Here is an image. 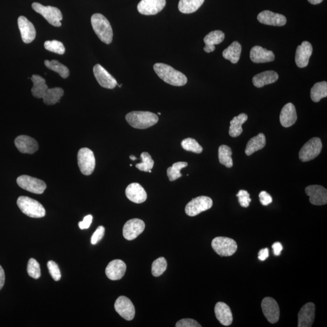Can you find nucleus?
<instances>
[{"label":"nucleus","instance_id":"48","mask_svg":"<svg viewBox=\"0 0 327 327\" xmlns=\"http://www.w3.org/2000/svg\"><path fill=\"white\" fill-rule=\"evenodd\" d=\"M259 198H260L261 204L264 206H268L273 201L272 196L266 191L261 192L259 195Z\"/></svg>","mask_w":327,"mask_h":327},{"label":"nucleus","instance_id":"55","mask_svg":"<svg viewBox=\"0 0 327 327\" xmlns=\"http://www.w3.org/2000/svg\"><path fill=\"white\" fill-rule=\"evenodd\" d=\"M158 114L160 115H161V113H159V112H158Z\"/></svg>","mask_w":327,"mask_h":327},{"label":"nucleus","instance_id":"31","mask_svg":"<svg viewBox=\"0 0 327 327\" xmlns=\"http://www.w3.org/2000/svg\"><path fill=\"white\" fill-rule=\"evenodd\" d=\"M247 119H248V116L245 113H241L240 115L233 118L230 121L229 135L233 138L238 137L241 135L243 132L242 125L246 123Z\"/></svg>","mask_w":327,"mask_h":327},{"label":"nucleus","instance_id":"26","mask_svg":"<svg viewBox=\"0 0 327 327\" xmlns=\"http://www.w3.org/2000/svg\"><path fill=\"white\" fill-rule=\"evenodd\" d=\"M216 317L224 326H229L233 323V315L230 307L226 303L219 302L215 307Z\"/></svg>","mask_w":327,"mask_h":327},{"label":"nucleus","instance_id":"12","mask_svg":"<svg viewBox=\"0 0 327 327\" xmlns=\"http://www.w3.org/2000/svg\"><path fill=\"white\" fill-rule=\"evenodd\" d=\"M115 309L122 318L127 321H132L135 317V309L129 298L121 296L115 301Z\"/></svg>","mask_w":327,"mask_h":327},{"label":"nucleus","instance_id":"7","mask_svg":"<svg viewBox=\"0 0 327 327\" xmlns=\"http://www.w3.org/2000/svg\"><path fill=\"white\" fill-rule=\"evenodd\" d=\"M94 153L88 148H82L78 153V164L81 172L84 175H90L95 168Z\"/></svg>","mask_w":327,"mask_h":327},{"label":"nucleus","instance_id":"43","mask_svg":"<svg viewBox=\"0 0 327 327\" xmlns=\"http://www.w3.org/2000/svg\"><path fill=\"white\" fill-rule=\"evenodd\" d=\"M28 275L33 279H38L41 277L40 266L35 259H30L27 264Z\"/></svg>","mask_w":327,"mask_h":327},{"label":"nucleus","instance_id":"15","mask_svg":"<svg viewBox=\"0 0 327 327\" xmlns=\"http://www.w3.org/2000/svg\"><path fill=\"white\" fill-rule=\"evenodd\" d=\"M305 191L310 197L311 204L315 206H323L327 203V190L324 187L312 185L307 187Z\"/></svg>","mask_w":327,"mask_h":327},{"label":"nucleus","instance_id":"33","mask_svg":"<svg viewBox=\"0 0 327 327\" xmlns=\"http://www.w3.org/2000/svg\"><path fill=\"white\" fill-rule=\"evenodd\" d=\"M63 95L64 90L62 88H51L46 90L42 99L45 104L53 105L58 103Z\"/></svg>","mask_w":327,"mask_h":327},{"label":"nucleus","instance_id":"18","mask_svg":"<svg viewBox=\"0 0 327 327\" xmlns=\"http://www.w3.org/2000/svg\"><path fill=\"white\" fill-rule=\"evenodd\" d=\"M315 318V305L309 303L301 309L298 314L299 327H311Z\"/></svg>","mask_w":327,"mask_h":327},{"label":"nucleus","instance_id":"34","mask_svg":"<svg viewBox=\"0 0 327 327\" xmlns=\"http://www.w3.org/2000/svg\"><path fill=\"white\" fill-rule=\"evenodd\" d=\"M204 0H180L178 8L183 13H192L196 12L203 4Z\"/></svg>","mask_w":327,"mask_h":327},{"label":"nucleus","instance_id":"44","mask_svg":"<svg viewBox=\"0 0 327 327\" xmlns=\"http://www.w3.org/2000/svg\"><path fill=\"white\" fill-rule=\"evenodd\" d=\"M47 267L48 269H49L51 277H52L53 280L55 281L60 280L61 274L58 264H56L55 262L50 261L48 262Z\"/></svg>","mask_w":327,"mask_h":327},{"label":"nucleus","instance_id":"1","mask_svg":"<svg viewBox=\"0 0 327 327\" xmlns=\"http://www.w3.org/2000/svg\"><path fill=\"white\" fill-rule=\"evenodd\" d=\"M153 69L159 77L172 86H183L187 82L186 76L180 71L173 69L170 65L156 63L153 65Z\"/></svg>","mask_w":327,"mask_h":327},{"label":"nucleus","instance_id":"4","mask_svg":"<svg viewBox=\"0 0 327 327\" xmlns=\"http://www.w3.org/2000/svg\"><path fill=\"white\" fill-rule=\"evenodd\" d=\"M17 205L24 214L30 218H40L45 215V210L42 204L27 196H19Z\"/></svg>","mask_w":327,"mask_h":327},{"label":"nucleus","instance_id":"10","mask_svg":"<svg viewBox=\"0 0 327 327\" xmlns=\"http://www.w3.org/2000/svg\"><path fill=\"white\" fill-rule=\"evenodd\" d=\"M16 183L22 189L35 194H42L47 187L43 181L28 175L19 176Z\"/></svg>","mask_w":327,"mask_h":327},{"label":"nucleus","instance_id":"32","mask_svg":"<svg viewBox=\"0 0 327 327\" xmlns=\"http://www.w3.org/2000/svg\"><path fill=\"white\" fill-rule=\"evenodd\" d=\"M241 51L242 46L240 42L234 41L223 51V56L224 58L231 61L232 63L237 64L240 60Z\"/></svg>","mask_w":327,"mask_h":327},{"label":"nucleus","instance_id":"2","mask_svg":"<svg viewBox=\"0 0 327 327\" xmlns=\"http://www.w3.org/2000/svg\"><path fill=\"white\" fill-rule=\"evenodd\" d=\"M126 121L130 126L138 129H147L158 123V116L155 113L143 111H133L127 113Z\"/></svg>","mask_w":327,"mask_h":327},{"label":"nucleus","instance_id":"51","mask_svg":"<svg viewBox=\"0 0 327 327\" xmlns=\"http://www.w3.org/2000/svg\"><path fill=\"white\" fill-rule=\"evenodd\" d=\"M269 256V249L267 248L262 249L259 252L258 259L261 261H264L268 258Z\"/></svg>","mask_w":327,"mask_h":327},{"label":"nucleus","instance_id":"54","mask_svg":"<svg viewBox=\"0 0 327 327\" xmlns=\"http://www.w3.org/2000/svg\"><path fill=\"white\" fill-rule=\"evenodd\" d=\"M130 159L131 160H132V161H135V160H137V158H136L135 157V156H133V155L130 156Z\"/></svg>","mask_w":327,"mask_h":327},{"label":"nucleus","instance_id":"23","mask_svg":"<svg viewBox=\"0 0 327 327\" xmlns=\"http://www.w3.org/2000/svg\"><path fill=\"white\" fill-rule=\"evenodd\" d=\"M250 59L255 63H265L274 61L275 54L271 50L256 45L250 50Z\"/></svg>","mask_w":327,"mask_h":327},{"label":"nucleus","instance_id":"25","mask_svg":"<svg viewBox=\"0 0 327 327\" xmlns=\"http://www.w3.org/2000/svg\"><path fill=\"white\" fill-rule=\"evenodd\" d=\"M297 121V110L294 104L290 102L284 106L280 113V123L284 127L294 125Z\"/></svg>","mask_w":327,"mask_h":327},{"label":"nucleus","instance_id":"45","mask_svg":"<svg viewBox=\"0 0 327 327\" xmlns=\"http://www.w3.org/2000/svg\"><path fill=\"white\" fill-rule=\"evenodd\" d=\"M238 198L239 203L241 206L244 208H247L250 206V202L252 201L250 198V194L246 190H241L237 195Z\"/></svg>","mask_w":327,"mask_h":327},{"label":"nucleus","instance_id":"9","mask_svg":"<svg viewBox=\"0 0 327 327\" xmlns=\"http://www.w3.org/2000/svg\"><path fill=\"white\" fill-rule=\"evenodd\" d=\"M213 201L208 196H201L193 199L187 204L185 212L189 217H195L201 212L211 209Z\"/></svg>","mask_w":327,"mask_h":327},{"label":"nucleus","instance_id":"49","mask_svg":"<svg viewBox=\"0 0 327 327\" xmlns=\"http://www.w3.org/2000/svg\"><path fill=\"white\" fill-rule=\"evenodd\" d=\"M93 217L91 215H87L84 218L83 221L79 222L78 226L81 230L89 229L92 223Z\"/></svg>","mask_w":327,"mask_h":327},{"label":"nucleus","instance_id":"13","mask_svg":"<svg viewBox=\"0 0 327 327\" xmlns=\"http://www.w3.org/2000/svg\"><path fill=\"white\" fill-rule=\"evenodd\" d=\"M166 4V0H141L138 5V10L143 15H156L163 9Z\"/></svg>","mask_w":327,"mask_h":327},{"label":"nucleus","instance_id":"46","mask_svg":"<svg viewBox=\"0 0 327 327\" xmlns=\"http://www.w3.org/2000/svg\"><path fill=\"white\" fill-rule=\"evenodd\" d=\"M105 233V228L103 226L98 227L96 231L93 233L92 238H91V244L95 245L98 243L99 241L103 238Z\"/></svg>","mask_w":327,"mask_h":327},{"label":"nucleus","instance_id":"17","mask_svg":"<svg viewBox=\"0 0 327 327\" xmlns=\"http://www.w3.org/2000/svg\"><path fill=\"white\" fill-rule=\"evenodd\" d=\"M18 24L20 31L21 38L25 43H30L35 38L36 30L33 24L24 16L18 19Z\"/></svg>","mask_w":327,"mask_h":327},{"label":"nucleus","instance_id":"19","mask_svg":"<svg viewBox=\"0 0 327 327\" xmlns=\"http://www.w3.org/2000/svg\"><path fill=\"white\" fill-rule=\"evenodd\" d=\"M17 149L22 153L33 154L38 150V144L35 139L27 135L18 136L15 139Z\"/></svg>","mask_w":327,"mask_h":327},{"label":"nucleus","instance_id":"47","mask_svg":"<svg viewBox=\"0 0 327 327\" xmlns=\"http://www.w3.org/2000/svg\"><path fill=\"white\" fill-rule=\"evenodd\" d=\"M176 327H201L200 324L194 320L183 319L179 321L176 324Z\"/></svg>","mask_w":327,"mask_h":327},{"label":"nucleus","instance_id":"22","mask_svg":"<svg viewBox=\"0 0 327 327\" xmlns=\"http://www.w3.org/2000/svg\"><path fill=\"white\" fill-rule=\"evenodd\" d=\"M126 264L123 261L113 260L108 264L106 269V275L110 280H119L126 274Z\"/></svg>","mask_w":327,"mask_h":327},{"label":"nucleus","instance_id":"41","mask_svg":"<svg viewBox=\"0 0 327 327\" xmlns=\"http://www.w3.org/2000/svg\"><path fill=\"white\" fill-rule=\"evenodd\" d=\"M181 146L183 149L187 151L192 152L195 153H201L203 149L195 139L193 138H186L181 142Z\"/></svg>","mask_w":327,"mask_h":327},{"label":"nucleus","instance_id":"29","mask_svg":"<svg viewBox=\"0 0 327 327\" xmlns=\"http://www.w3.org/2000/svg\"><path fill=\"white\" fill-rule=\"evenodd\" d=\"M266 144V138L263 133H260L255 137L250 139L247 143L245 150L246 154L250 156L256 152L263 149Z\"/></svg>","mask_w":327,"mask_h":327},{"label":"nucleus","instance_id":"27","mask_svg":"<svg viewBox=\"0 0 327 327\" xmlns=\"http://www.w3.org/2000/svg\"><path fill=\"white\" fill-rule=\"evenodd\" d=\"M225 38V34L221 30H214L205 36L204 50L207 53L213 52L215 50V45L221 43Z\"/></svg>","mask_w":327,"mask_h":327},{"label":"nucleus","instance_id":"20","mask_svg":"<svg viewBox=\"0 0 327 327\" xmlns=\"http://www.w3.org/2000/svg\"><path fill=\"white\" fill-rule=\"evenodd\" d=\"M258 20L262 24L274 26H283L287 23L285 16L270 10H264L259 13Z\"/></svg>","mask_w":327,"mask_h":327},{"label":"nucleus","instance_id":"5","mask_svg":"<svg viewBox=\"0 0 327 327\" xmlns=\"http://www.w3.org/2000/svg\"><path fill=\"white\" fill-rule=\"evenodd\" d=\"M32 7L35 12L41 14L50 24L55 27L61 26L62 15L59 8L50 5L44 6L38 2H33Z\"/></svg>","mask_w":327,"mask_h":327},{"label":"nucleus","instance_id":"28","mask_svg":"<svg viewBox=\"0 0 327 327\" xmlns=\"http://www.w3.org/2000/svg\"><path fill=\"white\" fill-rule=\"evenodd\" d=\"M279 78L278 74L274 70L266 71L256 75L252 79L253 83L258 88L274 83Z\"/></svg>","mask_w":327,"mask_h":327},{"label":"nucleus","instance_id":"40","mask_svg":"<svg viewBox=\"0 0 327 327\" xmlns=\"http://www.w3.org/2000/svg\"><path fill=\"white\" fill-rule=\"evenodd\" d=\"M167 267L166 259L163 257L159 258L153 262L152 266V274L154 277H158L164 274Z\"/></svg>","mask_w":327,"mask_h":327},{"label":"nucleus","instance_id":"30","mask_svg":"<svg viewBox=\"0 0 327 327\" xmlns=\"http://www.w3.org/2000/svg\"><path fill=\"white\" fill-rule=\"evenodd\" d=\"M33 82V86L31 90L34 97L36 98H42L46 90L49 89L47 85L45 83V79L38 75H33L31 78Z\"/></svg>","mask_w":327,"mask_h":327},{"label":"nucleus","instance_id":"53","mask_svg":"<svg viewBox=\"0 0 327 327\" xmlns=\"http://www.w3.org/2000/svg\"><path fill=\"white\" fill-rule=\"evenodd\" d=\"M308 1L310 2V3L316 5L320 4L321 2L323 1V0H308Z\"/></svg>","mask_w":327,"mask_h":327},{"label":"nucleus","instance_id":"52","mask_svg":"<svg viewBox=\"0 0 327 327\" xmlns=\"http://www.w3.org/2000/svg\"><path fill=\"white\" fill-rule=\"evenodd\" d=\"M5 283V274L3 269L0 266V291L4 286Z\"/></svg>","mask_w":327,"mask_h":327},{"label":"nucleus","instance_id":"16","mask_svg":"<svg viewBox=\"0 0 327 327\" xmlns=\"http://www.w3.org/2000/svg\"><path fill=\"white\" fill-rule=\"evenodd\" d=\"M93 73L98 83L106 89H112L117 85V81L100 64H96L93 67Z\"/></svg>","mask_w":327,"mask_h":327},{"label":"nucleus","instance_id":"35","mask_svg":"<svg viewBox=\"0 0 327 327\" xmlns=\"http://www.w3.org/2000/svg\"><path fill=\"white\" fill-rule=\"evenodd\" d=\"M232 150L231 148L226 145H222L219 147L218 157L221 164L227 168H231L233 166Z\"/></svg>","mask_w":327,"mask_h":327},{"label":"nucleus","instance_id":"37","mask_svg":"<svg viewBox=\"0 0 327 327\" xmlns=\"http://www.w3.org/2000/svg\"><path fill=\"white\" fill-rule=\"evenodd\" d=\"M44 64L48 69L58 73L62 78H67L69 76L70 72L67 67L57 60H45Z\"/></svg>","mask_w":327,"mask_h":327},{"label":"nucleus","instance_id":"50","mask_svg":"<svg viewBox=\"0 0 327 327\" xmlns=\"http://www.w3.org/2000/svg\"><path fill=\"white\" fill-rule=\"evenodd\" d=\"M272 249H274V255L275 256H280L283 249V247L282 244L279 243V242H277V243L273 244Z\"/></svg>","mask_w":327,"mask_h":327},{"label":"nucleus","instance_id":"39","mask_svg":"<svg viewBox=\"0 0 327 327\" xmlns=\"http://www.w3.org/2000/svg\"><path fill=\"white\" fill-rule=\"evenodd\" d=\"M142 162L136 165V167L141 171L149 172L152 170L154 166V161L153 160L151 155L147 152L142 153L141 155Z\"/></svg>","mask_w":327,"mask_h":327},{"label":"nucleus","instance_id":"3","mask_svg":"<svg viewBox=\"0 0 327 327\" xmlns=\"http://www.w3.org/2000/svg\"><path fill=\"white\" fill-rule=\"evenodd\" d=\"M93 30L100 40L104 43L109 44L113 39L112 26L108 19L101 13H95L91 17Z\"/></svg>","mask_w":327,"mask_h":327},{"label":"nucleus","instance_id":"14","mask_svg":"<svg viewBox=\"0 0 327 327\" xmlns=\"http://www.w3.org/2000/svg\"><path fill=\"white\" fill-rule=\"evenodd\" d=\"M145 223L139 219H132L128 221L123 227V236L127 240H135L144 232Z\"/></svg>","mask_w":327,"mask_h":327},{"label":"nucleus","instance_id":"21","mask_svg":"<svg viewBox=\"0 0 327 327\" xmlns=\"http://www.w3.org/2000/svg\"><path fill=\"white\" fill-rule=\"evenodd\" d=\"M313 52V47L308 41H304L297 48L295 55V62L298 67H306L309 63V59Z\"/></svg>","mask_w":327,"mask_h":327},{"label":"nucleus","instance_id":"36","mask_svg":"<svg viewBox=\"0 0 327 327\" xmlns=\"http://www.w3.org/2000/svg\"><path fill=\"white\" fill-rule=\"evenodd\" d=\"M311 98L315 102H318L321 99L327 96V82L322 81L316 83L311 89Z\"/></svg>","mask_w":327,"mask_h":327},{"label":"nucleus","instance_id":"6","mask_svg":"<svg viewBox=\"0 0 327 327\" xmlns=\"http://www.w3.org/2000/svg\"><path fill=\"white\" fill-rule=\"evenodd\" d=\"M212 247L214 251L221 257H230L234 255L238 249L236 241L227 237H220L213 239Z\"/></svg>","mask_w":327,"mask_h":327},{"label":"nucleus","instance_id":"38","mask_svg":"<svg viewBox=\"0 0 327 327\" xmlns=\"http://www.w3.org/2000/svg\"><path fill=\"white\" fill-rule=\"evenodd\" d=\"M187 166H188V163L186 162H178V163L173 164L172 167L168 168L167 172L169 180L174 181L181 177V170Z\"/></svg>","mask_w":327,"mask_h":327},{"label":"nucleus","instance_id":"11","mask_svg":"<svg viewBox=\"0 0 327 327\" xmlns=\"http://www.w3.org/2000/svg\"><path fill=\"white\" fill-rule=\"evenodd\" d=\"M261 307L264 316L269 323L275 324L278 322L280 317V310L277 301L274 298H264L262 301Z\"/></svg>","mask_w":327,"mask_h":327},{"label":"nucleus","instance_id":"24","mask_svg":"<svg viewBox=\"0 0 327 327\" xmlns=\"http://www.w3.org/2000/svg\"><path fill=\"white\" fill-rule=\"evenodd\" d=\"M126 195L130 201L136 204L144 203L147 198L146 190L140 184L136 183L130 184L127 186Z\"/></svg>","mask_w":327,"mask_h":327},{"label":"nucleus","instance_id":"8","mask_svg":"<svg viewBox=\"0 0 327 327\" xmlns=\"http://www.w3.org/2000/svg\"><path fill=\"white\" fill-rule=\"evenodd\" d=\"M323 143L319 138H314L301 148L299 156L303 162H307L314 160L320 154L322 150Z\"/></svg>","mask_w":327,"mask_h":327},{"label":"nucleus","instance_id":"42","mask_svg":"<svg viewBox=\"0 0 327 327\" xmlns=\"http://www.w3.org/2000/svg\"><path fill=\"white\" fill-rule=\"evenodd\" d=\"M45 49L50 52L63 55L65 53V47L62 42L57 40L46 41L44 42Z\"/></svg>","mask_w":327,"mask_h":327}]
</instances>
